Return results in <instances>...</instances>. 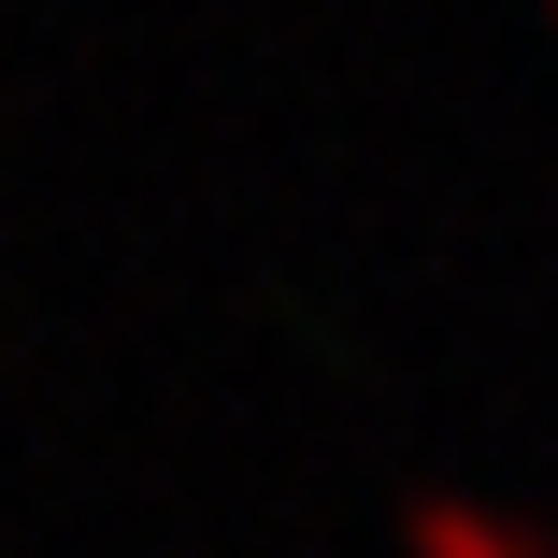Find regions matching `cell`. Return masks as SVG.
<instances>
[{"label":"cell","instance_id":"6da1fadb","mask_svg":"<svg viewBox=\"0 0 558 558\" xmlns=\"http://www.w3.org/2000/svg\"><path fill=\"white\" fill-rule=\"evenodd\" d=\"M401 530H415V558H558V530H530V515H487V501H415Z\"/></svg>","mask_w":558,"mask_h":558}]
</instances>
